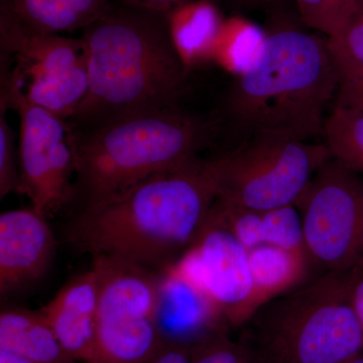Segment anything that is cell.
<instances>
[{
	"label": "cell",
	"mask_w": 363,
	"mask_h": 363,
	"mask_svg": "<svg viewBox=\"0 0 363 363\" xmlns=\"http://www.w3.org/2000/svg\"><path fill=\"white\" fill-rule=\"evenodd\" d=\"M306 26L333 37L343 28L357 6V0H296Z\"/></svg>",
	"instance_id": "44dd1931"
},
{
	"label": "cell",
	"mask_w": 363,
	"mask_h": 363,
	"mask_svg": "<svg viewBox=\"0 0 363 363\" xmlns=\"http://www.w3.org/2000/svg\"><path fill=\"white\" fill-rule=\"evenodd\" d=\"M18 81L32 104L65 121L74 116L89 89L87 64L54 80L35 81L28 84H23L20 79Z\"/></svg>",
	"instance_id": "ac0fdd59"
},
{
	"label": "cell",
	"mask_w": 363,
	"mask_h": 363,
	"mask_svg": "<svg viewBox=\"0 0 363 363\" xmlns=\"http://www.w3.org/2000/svg\"><path fill=\"white\" fill-rule=\"evenodd\" d=\"M28 30L39 33L72 32L85 23L66 0H7Z\"/></svg>",
	"instance_id": "d6986e66"
},
{
	"label": "cell",
	"mask_w": 363,
	"mask_h": 363,
	"mask_svg": "<svg viewBox=\"0 0 363 363\" xmlns=\"http://www.w3.org/2000/svg\"><path fill=\"white\" fill-rule=\"evenodd\" d=\"M338 71L327 39L285 26L264 33L227 92L224 121L240 142L259 135L323 138Z\"/></svg>",
	"instance_id": "7a4b0ae2"
},
{
	"label": "cell",
	"mask_w": 363,
	"mask_h": 363,
	"mask_svg": "<svg viewBox=\"0 0 363 363\" xmlns=\"http://www.w3.org/2000/svg\"><path fill=\"white\" fill-rule=\"evenodd\" d=\"M98 277L92 266L72 278L40 311L68 354L88 363L94 345L98 310Z\"/></svg>",
	"instance_id": "4fadbf2b"
},
{
	"label": "cell",
	"mask_w": 363,
	"mask_h": 363,
	"mask_svg": "<svg viewBox=\"0 0 363 363\" xmlns=\"http://www.w3.org/2000/svg\"><path fill=\"white\" fill-rule=\"evenodd\" d=\"M350 279V290L353 308L362 325L363 334V269L347 272Z\"/></svg>",
	"instance_id": "83f0119b"
},
{
	"label": "cell",
	"mask_w": 363,
	"mask_h": 363,
	"mask_svg": "<svg viewBox=\"0 0 363 363\" xmlns=\"http://www.w3.org/2000/svg\"><path fill=\"white\" fill-rule=\"evenodd\" d=\"M216 130L215 121L173 106L75 133L76 196L87 206L193 161Z\"/></svg>",
	"instance_id": "277c9868"
},
{
	"label": "cell",
	"mask_w": 363,
	"mask_h": 363,
	"mask_svg": "<svg viewBox=\"0 0 363 363\" xmlns=\"http://www.w3.org/2000/svg\"><path fill=\"white\" fill-rule=\"evenodd\" d=\"M306 257L320 274L363 269V177L329 159L297 204Z\"/></svg>",
	"instance_id": "9c48e42d"
},
{
	"label": "cell",
	"mask_w": 363,
	"mask_h": 363,
	"mask_svg": "<svg viewBox=\"0 0 363 363\" xmlns=\"http://www.w3.org/2000/svg\"><path fill=\"white\" fill-rule=\"evenodd\" d=\"M169 35L186 68L211 60L223 18L208 0H190L166 14Z\"/></svg>",
	"instance_id": "9a60e30c"
},
{
	"label": "cell",
	"mask_w": 363,
	"mask_h": 363,
	"mask_svg": "<svg viewBox=\"0 0 363 363\" xmlns=\"http://www.w3.org/2000/svg\"><path fill=\"white\" fill-rule=\"evenodd\" d=\"M0 363H33L23 359L18 355L7 352L6 350H0Z\"/></svg>",
	"instance_id": "f546056e"
},
{
	"label": "cell",
	"mask_w": 363,
	"mask_h": 363,
	"mask_svg": "<svg viewBox=\"0 0 363 363\" xmlns=\"http://www.w3.org/2000/svg\"><path fill=\"white\" fill-rule=\"evenodd\" d=\"M121 1L140 11L167 14L172 9L190 0H121Z\"/></svg>",
	"instance_id": "4316f807"
},
{
	"label": "cell",
	"mask_w": 363,
	"mask_h": 363,
	"mask_svg": "<svg viewBox=\"0 0 363 363\" xmlns=\"http://www.w3.org/2000/svg\"><path fill=\"white\" fill-rule=\"evenodd\" d=\"M89 89L72 118L89 130L123 117L177 106L188 69L166 14L106 9L84 28Z\"/></svg>",
	"instance_id": "3957f363"
},
{
	"label": "cell",
	"mask_w": 363,
	"mask_h": 363,
	"mask_svg": "<svg viewBox=\"0 0 363 363\" xmlns=\"http://www.w3.org/2000/svg\"><path fill=\"white\" fill-rule=\"evenodd\" d=\"M69 6L80 16L85 26L97 18L107 9V0H66Z\"/></svg>",
	"instance_id": "484cf974"
},
{
	"label": "cell",
	"mask_w": 363,
	"mask_h": 363,
	"mask_svg": "<svg viewBox=\"0 0 363 363\" xmlns=\"http://www.w3.org/2000/svg\"><path fill=\"white\" fill-rule=\"evenodd\" d=\"M216 198L207 160L197 157L84 206L69 226L68 240L93 257L159 272L193 245Z\"/></svg>",
	"instance_id": "6da1fadb"
},
{
	"label": "cell",
	"mask_w": 363,
	"mask_h": 363,
	"mask_svg": "<svg viewBox=\"0 0 363 363\" xmlns=\"http://www.w3.org/2000/svg\"><path fill=\"white\" fill-rule=\"evenodd\" d=\"M9 105L0 97V198L4 199L11 192L20 193L21 176L16 135L7 123Z\"/></svg>",
	"instance_id": "7402d4cb"
},
{
	"label": "cell",
	"mask_w": 363,
	"mask_h": 363,
	"mask_svg": "<svg viewBox=\"0 0 363 363\" xmlns=\"http://www.w3.org/2000/svg\"><path fill=\"white\" fill-rule=\"evenodd\" d=\"M330 159L324 143L259 135L207 160L216 199L252 212L296 206Z\"/></svg>",
	"instance_id": "8992f818"
},
{
	"label": "cell",
	"mask_w": 363,
	"mask_h": 363,
	"mask_svg": "<svg viewBox=\"0 0 363 363\" xmlns=\"http://www.w3.org/2000/svg\"><path fill=\"white\" fill-rule=\"evenodd\" d=\"M241 340L262 363H345L363 351L347 272H325L260 305Z\"/></svg>",
	"instance_id": "5b68a950"
},
{
	"label": "cell",
	"mask_w": 363,
	"mask_h": 363,
	"mask_svg": "<svg viewBox=\"0 0 363 363\" xmlns=\"http://www.w3.org/2000/svg\"><path fill=\"white\" fill-rule=\"evenodd\" d=\"M201 291L229 327H241L257 309L248 250L210 211L193 245L172 264Z\"/></svg>",
	"instance_id": "30bf717a"
},
{
	"label": "cell",
	"mask_w": 363,
	"mask_h": 363,
	"mask_svg": "<svg viewBox=\"0 0 363 363\" xmlns=\"http://www.w3.org/2000/svg\"><path fill=\"white\" fill-rule=\"evenodd\" d=\"M327 45L334 59L363 65V0H357L343 28L333 37L327 38Z\"/></svg>",
	"instance_id": "603a6c76"
},
{
	"label": "cell",
	"mask_w": 363,
	"mask_h": 363,
	"mask_svg": "<svg viewBox=\"0 0 363 363\" xmlns=\"http://www.w3.org/2000/svg\"><path fill=\"white\" fill-rule=\"evenodd\" d=\"M248 259L257 309L267 301L301 285L310 267L304 253L269 245L248 250Z\"/></svg>",
	"instance_id": "2e32d148"
},
{
	"label": "cell",
	"mask_w": 363,
	"mask_h": 363,
	"mask_svg": "<svg viewBox=\"0 0 363 363\" xmlns=\"http://www.w3.org/2000/svg\"><path fill=\"white\" fill-rule=\"evenodd\" d=\"M57 240L48 219L30 209L0 215V294L2 297L45 276Z\"/></svg>",
	"instance_id": "8fae6325"
},
{
	"label": "cell",
	"mask_w": 363,
	"mask_h": 363,
	"mask_svg": "<svg viewBox=\"0 0 363 363\" xmlns=\"http://www.w3.org/2000/svg\"><path fill=\"white\" fill-rule=\"evenodd\" d=\"M191 363H262L241 339L229 337L228 329L207 334L191 346Z\"/></svg>",
	"instance_id": "ffe728a7"
},
{
	"label": "cell",
	"mask_w": 363,
	"mask_h": 363,
	"mask_svg": "<svg viewBox=\"0 0 363 363\" xmlns=\"http://www.w3.org/2000/svg\"><path fill=\"white\" fill-rule=\"evenodd\" d=\"M143 363H191V346L164 342L149 359Z\"/></svg>",
	"instance_id": "d4e9b609"
},
{
	"label": "cell",
	"mask_w": 363,
	"mask_h": 363,
	"mask_svg": "<svg viewBox=\"0 0 363 363\" xmlns=\"http://www.w3.org/2000/svg\"><path fill=\"white\" fill-rule=\"evenodd\" d=\"M238 6L245 7V9H257V7L269 6V4H276L281 0H233Z\"/></svg>",
	"instance_id": "f1b7e54d"
},
{
	"label": "cell",
	"mask_w": 363,
	"mask_h": 363,
	"mask_svg": "<svg viewBox=\"0 0 363 363\" xmlns=\"http://www.w3.org/2000/svg\"><path fill=\"white\" fill-rule=\"evenodd\" d=\"M4 72L1 97L20 116V194L37 213L52 218L76 197L75 133L65 119L32 104L13 72Z\"/></svg>",
	"instance_id": "ba28073f"
},
{
	"label": "cell",
	"mask_w": 363,
	"mask_h": 363,
	"mask_svg": "<svg viewBox=\"0 0 363 363\" xmlns=\"http://www.w3.org/2000/svg\"><path fill=\"white\" fill-rule=\"evenodd\" d=\"M338 71V90L334 104L363 112V65L334 59Z\"/></svg>",
	"instance_id": "cb8c5ba5"
},
{
	"label": "cell",
	"mask_w": 363,
	"mask_h": 363,
	"mask_svg": "<svg viewBox=\"0 0 363 363\" xmlns=\"http://www.w3.org/2000/svg\"><path fill=\"white\" fill-rule=\"evenodd\" d=\"M345 363H363V351L358 353L355 357L350 358V359L347 360Z\"/></svg>",
	"instance_id": "4dcf8cb0"
},
{
	"label": "cell",
	"mask_w": 363,
	"mask_h": 363,
	"mask_svg": "<svg viewBox=\"0 0 363 363\" xmlns=\"http://www.w3.org/2000/svg\"><path fill=\"white\" fill-rule=\"evenodd\" d=\"M157 323L162 342L190 346L211 332L229 329L206 296L172 264L159 271Z\"/></svg>",
	"instance_id": "7c38bea8"
},
{
	"label": "cell",
	"mask_w": 363,
	"mask_h": 363,
	"mask_svg": "<svg viewBox=\"0 0 363 363\" xmlns=\"http://www.w3.org/2000/svg\"><path fill=\"white\" fill-rule=\"evenodd\" d=\"M323 138L331 160L363 177V112L334 104Z\"/></svg>",
	"instance_id": "e0dca14e"
},
{
	"label": "cell",
	"mask_w": 363,
	"mask_h": 363,
	"mask_svg": "<svg viewBox=\"0 0 363 363\" xmlns=\"http://www.w3.org/2000/svg\"><path fill=\"white\" fill-rule=\"evenodd\" d=\"M98 277L94 345L88 363H143L162 345L157 323L159 272L93 257Z\"/></svg>",
	"instance_id": "52a82bcc"
},
{
	"label": "cell",
	"mask_w": 363,
	"mask_h": 363,
	"mask_svg": "<svg viewBox=\"0 0 363 363\" xmlns=\"http://www.w3.org/2000/svg\"><path fill=\"white\" fill-rule=\"evenodd\" d=\"M0 350L33 363H78L68 354L40 310L20 307L1 310Z\"/></svg>",
	"instance_id": "5bb4252c"
}]
</instances>
